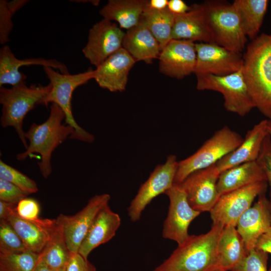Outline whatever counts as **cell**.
I'll list each match as a JSON object with an SVG mask.
<instances>
[{"label":"cell","mask_w":271,"mask_h":271,"mask_svg":"<svg viewBox=\"0 0 271 271\" xmlns=\"http://www.w3.org/2000/svg\"><path fill=\"white\" fill-rule=\"evenodd\" d=\"M242 59V74L255 106L271 119V34L252 40Z\"/></svg>","instance_id":"6da1fadb"},{"label":"cell","mask_w":271,"mask_h":271,"mask_svg":"<svg viewBox=\"0 0 271 271\" xmlns=\"http://www.w3.org/2000/svg\"><path fill=\"white\" fill-rule=\"evenodd\" d=\"M223 228L212 225L206 233L190 235L153 271H217L218 245Z\"/></svg>","instance_id":"7a4b0ae2"},{"label":"cell","mask_w":271,"mask_h":271,"mask_svg":"<svg viewBox=\"0 0 271 271\" xmlns=\"http://www.w3.org/2000/svg\"><path fill=\"white\" fill-rule=\"evenodd\" d=\"M65 116L60 107L52 103L47 119L41 124L33 123L25 132L29 144L26 150L17 155L19 161L25 160L34 153L40 154L41 161L38 163L41 173L47 179L51 174V156L55 149L68 137L74 133L70 126L62 124Z\"/></svg>","instance_id":"3957f363"},{"label":"cell","mask_w":271,"mask_h":271,"mask_svg":"<svg viewBox=\"0 0 271 271\" xmlns=\"http://www.w3.org/2000/svg\"><path fill=\"white\" fill-rule=\"evenodd\" d=\"M51 87L50 83L46 86H28L25 81L11 88L3 86L0 88V103L2 105L1 125L3 127H14L26 149L28 144L23 128L24 118L37 105H43Z\"/></svg>","instance_id":"277c9868"},{"label":"cell","mask_w":271,"mask_h":271,"mask_svg":"<svg viewBox=\"0 0 271 271\" xmlns=\"http://www.w3.org/2000/svg\"><path fill=\"white\" fill-rule=\"evenodd\" d=\"M43 68L52 86L50 92L44 100L43 105L47 106L51 102L60 107L65 116V124L74 129V133L70 138L88 143L93 142L94 136L80 126L75 120L71 100L73 92L77 87L93 79L94 70L89 69L76 74H64L51 67Z\"/></svg>","instance_id":"5b68a950"},{"label":"cell","mask_w":271,"mask_h":271,"mask_svg":"<svg viewBox=\"0 0 271 271\" xmlns=\"http://www.w3.org/2000/svg\"><path fill=\"white\" fill-rule=\"evenodd\" d=\"M202 5L214 43L241 53L247 38L233 5L221 1H207Z\"/></svg>","instance_id":"8992f818"},{"label":"cell","mask_w":271,"mask_h":271,"mask_svg":"<svg viewBox=\"0 0 271 271\" xmlns=\"http://www.w3.org/2000/svg\"><path fill=\"white\" fill-rule=\"evenodd\" d=\"M243 139L227 126L216 131L193 155L178 163L174 183L181 184L191 173L207 168L236 149Z\"/></svg>","instance_id":"52a82bcc"},{"label":"cell","mask_w":271,"mask_h":271,"mask_svg":"<svg viewBox=\"0 0 271 271\" xmlns=\"http://www.w3.org/2000/svg\"><path fill=\"white\" fill-rule=\"evenodd\" d=\"M196 76L197 89L212 90L221 93L224 99V106L228 111L244 116L255 107L241 69L224 76L212 74Z\"/></svg>","instance_id":"ba28073f"},{"label":"cell","mask_w":271,"mask_h":271,"mask_svg":"<svg viewBox=\"0 0 271 271\" xmlns=\"http://www.w3.org/2000/svg\"><path fill=\"white\" fill-rule=\"evenodd\" d=\"M266 188V181L260 182L220 195L210 212L212 225L236 227L239 218Z\"/></svg>","instance_id":"9c48e42d"},{"label":"cell","mask_w":271,"mask_h":271,"mask_svg":"<svg viewBox=\"0 0 271 271\" xmlns=\"http://www.w3.org/2000/svg\"><path fill=\"white\" fill-rule=\"evenodd\" d=\"M164 194L169 197L170 203L163 225L162 237L179 245L190 237L189 225L201 212L191 206L180 184L174 183Z\"/></svg>","instance_id":"30bf717a"},{"label":"cell","mask_w":271,"mask_h":271,"mask_svg":"<svg viewBox=\"0 0 271 271\" xmlns=\"http://www.w3.org/2000/svg\"><path fill=\"white\" fill-rule=\"evenodd\" d=\"M178 162L170 155L164 164L158 165L149 178L142 184L127 208L132 222L139 221L146 206L158 195L165 193L174 183Z\"/></svg>","instance_id":"8fae6325"},{"label":"cell","mask_w":271,"mask_h":271,"mask_svg":"<svg viewBox=\"0 0 271 271\" xmlns=\"http://www.w3.org/2000/svg\"><path fill=\"white\" fill-rule=\"evenodd\" d=\"M108 194L96 195L90 198L86 206L73 215L60 214L55 219L61 228L66 244L72 253H77L81 242L99 211L108 205Z\"/></svg>","instance_id":"7c38bea8"},{"label":"cell","mask_w":271,"mask_h":271,"mask_svg":"<svg viewBox=\"0 0 271 271\" xmlns=\"http://www.w3.org/2000/svg\"><path fill=\"white\" fill-rule=\"evenodd\" d=\"M125 33L115 23L103 19L89 30L88 42L82 52L96 67L122 48Z\"/></svg>","instance_id":"4fadbf2b"},{"label":"cell","mask_w":271,"mask_h":271,"mask_svg":"<svg viewBox=\"0 0 271 271\" xmlns=\"http://www.w3.org/2000/svg\"><path fill=\"white\" fill-rule=\"evenodd\" d=\"M220 174L215 164L191 173L180 184L194 209L210 212L213 208L220 196L217 190Z\"/></svg>","instance_id":"5bb4252c"},{"label":"cell","mask_w":271,"mask_h":271,"mask_svg":"<svg viewBox=\"0 0 271 271\" xmlns=\"http://www.w3.org/2000/svg\"><path fill=\"white\" fill-rule=\"evenodd\" d=\"M195 75L224 76L241 69L243 59L240 52L211 43H195Z\"/></svg>","instance_id":"9a60e30c"},{"label":"cell","mask_w":271,"mask_h":271,"mask_svg":"<svg viewBox=\"0 0 271 271\" xmlns=\"http://www.w3.org/2000/svg\"><path fill=\"white\" fill-rule=\"evenodd\" d=\"M196 56L195 42L172 39L158 58L159 71L171 77L182 79L194 73Z\"/></svg>","instance_id":"2e32d148"},{"label":"cell","mask_w":271,"mask_h":271,"mask_svg":"<svg viewBox=\"0 0 271 271\" xmlns=\"http://www.w3.org/2000/svg\"><path fill=\"white\" fill-rule=\"evenodd\" d=\"M271 227V205L265 192L239 218L236 228L246 249H254L261 236Z\"/></svg>","instance_id":"e0dca14e"},{"label":"cell","mask_w":271,"mask_h":271,"mask_svg":"<svg viewBox=\"0 0 271 271\" xmlns=\"http://www.w3.org/2000/svg\"><path fill=\"white\" fill-rule=\"evenodd\" d=\"M137 61L121 48L94 70V78L102 88L111 92L125 89L129 72Z\"/></svg>","instance_id":"ac0fdd59"},{"label":"cell","mask_w":271,"mask_h":271,"mask_svg":"<svg viewBox=\"0 0 271 271\" xmlns=\"http://www.w3.org/2000/svg\"><path fill=\"white\" fill-rule=\"evenodd\" d=\"M30 65L51 67L62 74H69L67 66L56 59L31 58L20 60L15 57L10 47L5 45L0 49V86L4 84L15 86L25 82L27 76L19 71V68Z\"/></svg>","instance_id":"d6986e66"},{"label":"cell","mask_w":271,"mask_h":271,"mask_svg":"<svg viewBox=\"0 0 271 271\" xmlns=\"http://www.w3.org/2000/svg\"><path fill=\"white\" fill-rule=\"evenodd\" d=\"M268 134L267 119L255 124L247 131L242 142L236 149L216 163L220 172L243 163L256 161Z\"/></svg>","instance_id":"ffe728a7"},{"label":"cell","mask_w":271,"mask_h":271,"mask_svg":"<svg viewBox=\"0 0 271 271\" xmlns=\"http://www.w3.org/2000/svg\"><path fill=\"white\" fill-rule=\"evenodd\" d=\"M174 15L172 39L214 43L202 4L190 6L189 11L185 14Z\"/></svg>","instance_id":"44dd1931"},{"label":"cell","mask_w":271,"mask_h":271,"mask_svg":"<svg viewBox=\"0 0 271 271\" xmlns=\"http://www.w3.org/2000/svg\"><path fill=\"white\" fill-rule=\"evenodd\" d=\"M121 224L119 215L108 205L98 213L81 243L78 252L87 258L91 252L111 239Z\"/></svg>","instance_id":"7402d4cb"},{"label":"cell","mask_w":271,"mask_h":271,"mask_svg":"<svg viewBox=\"0 0 271 271\" xmlns=\"http://www.w3.org/2000/svg\"><path fill=\"white\" fill-rule=\"evenodd\" d=\"M122 48L136 61H143L147 64H151L154 59L158 58L162 51L159 42L142 17L137 26L127 30Z\"/></svg>","instance_id":"603a6c76"},{"label":"cell","mask_w":271,"mask_h":271,"mask_svg":"<svg viewBox=\"0 0 271 271\" xmlns=\"http://www.w3.org/2000/svg\"><path fill=\"white\" fill-rule=\"evenodd\" d=\"M266 181V176L256 161L243 163L220 173L217 190L220 195L257 182Z\"/></svg>","instance_id":"cb8c5ba5"},{"label":"cell","mask_w":271,"mask_h":271,"mask_svg":"<svg viewBox=\"0 0 271 271\" xmlns=\"http://www.w3.org/2000/svg\"><path fill=\"white\" fill-rule=\"evenodd\" d=\"M248 253L236 227H224L218 245L217 271H231Z\"/></svg>","instance_id":"d4e9b609"},{"label":"cell","mask_w":271,"mask_h":271,"mask_svg":"<svg viewBox=\"0 0 271 271\" xmlns=\"http://www.w3.org/2000/svg\"><path fill=\"white\" fill-rule=\"evenodd\" d=\"M146 3L143 0H109L99 14L103 19L115 21L120 28L127 30L139 24Z\"/></svg>","instance_id":"484cf974"},{"label":"cell","mask_w":271,"mask_h":271,"mask_svg":"<svg viewBox=\"0 0 271 271\" xmlns=\"http://www.w3.org/2000/svg\"><path fill=\"white\" fill-rule=\"evenodd\" d=\"M6 220L20 237L28 250L40 254L48 241L55 227L47 229L20 218L15 209Z\"/></svg>","instance_id":"4316f807"},{"label":"cell","mask_w":271,"mask_h":271,"mask_svg":"<svg viewBox=\"0 0 271 271\" xmlns=\"http://www.w3.org/2000/svg\"><path fill=\"white\" fill-rule=\"evenodd\" d=\"M268 4V0H235L232 4L237 12L245 35L251 40L258 36Z\"/></svg>","instance_id":"83f0119b"},{"label":"cell","mask_w":271,"mask_h":271,"mask_svg":"<svg viewBox=\"0 0 271 271\" xmlns=\"http://www.w3.org/2000/svg\"><path fill=\"white\" fill-rule=\"evenodd\" d=\"M147 3L148 1L142 17L162 50L172 39L175 15L168 7L163 10H155L149 7Z\"/></svg>","instance_id":"f1b7e54d"},{"label":"cell","mask_w":271,"mask_h":271,"mask_svg":"<svg viewBox=\"0 0 271 271\" xmlns=\"http://www.w3.org/2000/svg\"><path fill=\"white\" fill-rule=\"evenodd\" d=\"M71 254L63 232L56 222V226L40 257L51 268L58 271L65 268Z\"/></svg>","instance_id":"f546056e"},{"label":"cell","mask_w":271,"mask_h":271,"mask_svg":"<svg viewBox=\"0 0 271 271\" xmlns=\"http://www.w3.org/2000/svg\"><path fill=\"white\" fill-rule=\"evenodd\" d=\"M40 254L27 250L18 253H0V271H33Z\"/></svg>","instance_id":"4dcf8cb0"},{"label":"cell","mask_w":271,"mask_h":271,"mask_svg":"<svg viewBox=\"0 0 271 271\" xmlns=\"http://www.w3.org/2000/svg\"><path fill=\"white\" fill-rule=\"evenodd\" d=\"M40 210L38 201L27 197L21 200L15 208L16 213L20 218L47 229L54 228L56 225L55 219L41 218Z\"/></svg>","instance_id":"1f68e13d"},{"label":"cell","mask_w":271,"mask_h":271,"mask_svg":"<svg viewBox=\"0 0 271 271\" xmlns=\"http://www.w3.org/2000/svg\"><path fill=\"white\" fill-rule=\"evenodd\" d=\"M28 250L11 225L0 220V253H18Z\"/></svg>","instance_id":"d6a6232c"},{"label":"cell","mask_w":271,"mask_h":271,"mask_svg":"<svg viewBox=\"0 0 271 271\" xmlns=\"http://www.w3.org/2000/svg\"><path fill=\"white\" fill-rule=\"evenodd\" d=\"M0 178L14 184L28 195L38 191L35 181L2 160L0 161Z\"/></svg>","instance_id":"836d02e7"},{"label":"cell","mask_w":271,"mask_h":271,"mask_svg":"<svg viewBox=\"0 0 271 271\" xmlns=\"http://www.w3.org/2000/svg\"><path fill=\"white\" fill-rule=\"evenodd\" d=\"M267 260V253L254 248L231 271H268Z\"/></svg>","instance_id":"e575fe53"},{"label":"cell","mask_w":271,"mask_h":271,"mask_svg":"<svg viewBox=\"0 0 271 271\" xmlns=\"http://www.w3.org/2000/svg\"><path fill=\"white\" fill-rule=\"evenodd\" d=\"M28 195L12 183L0 178V200L17 205Z\"/></svg>","instance_id":"d590c367"},{"label":"cell","mask_w":271,"mask_h":271,"mask_svg":"<svg viewBox=\"0 0 271 271\" xmlns=\"http://www.w3.org/2000/svg\"><path fill=\"white\" fill-rule=\"evenodd\" d=\"M8 2L0 1V43L4 45L9 41V35L13 25L12 18L14 14L9 9Z\"/></svg>","instance_id":"8d00e7d4"},{"label":"cell","mask_w":271,"mask_h":271,"mask_svg":"<svg viewBox=\"0 0 271 271\" xmlns=\"http://www.w3.org/2000/svg\"><path fill=\"white\" fill-rule=\"evenodd\" d=\"M256 162L261 167L266 176L267 182L270 187L271 205V136L268 134L265 138Z\"/></svg>","instance_id":"74e56055"},{"label":"cell","mask_w":271,"mask_h":271,"mask_svg":"<svg viewBox=\"0 0 271 271\" xmlns=\"http://www.w3.org/2000/svg\"><path fill=\"white\" fill-rule=\"evenodd\" d=\"M65 271H97L95 266L87 258L78 252L72 253Z\"/></svg>","instance_id":"f35d334b"},{"label":"cell","mask_w":271,"mask_h":271,"mask_svg":"<svg viewBox=\"0 0 271 271\" xmlns=\"http://www.w3.org/2000/svg\"><path fill=\"white\" fill-rule=\"evenodd\" d=\"M255 248L271 254V227L258 239Z\"/></svg>","instance_id":"ab89813d"},{"label":"cell","mask_w":271,"mask_h":271,"mask_svg":"<svg viewBox=\"0 0 271 271\" xmlns=\"http://www.w3.org/2000/svg\"><path fill=\"white\" fill-rule=\"evenodd\" d=\"M168 8L173 14L180 15L188 12L190 6L182 0H170L168 2Z\"/></svg>","instance_id":"60d3db41"},{"label":"cell","mask_w":271,"mask_h":271,"mask_svg":"<svg viewBox=\"0 0 271 271\" xmlns=\"http://www.w3.org/2000/svg\"><path fill=\"white\" fill-rule=\"evenodd\" d=\"M17 205L0 200V220H6Z\"/></svg>","instance_id":"b9f144b4"},{"label":"cell","mask_w":271,"mask_h":271,"mask_svg":"<svg viewBox=\"0 0 271 271\" xmlns=\"http://www.w3.org/2000/svg\"><path fill=\"white\" fill-rule=\"evenodd\" d=\"M168 2V0H150L148 1L147 4L153 9L160 10L167 8Z\"/></svg>","instance_id":"7bdbcfd3"},{"label":"cell","mask_w":271,"mask_h":271,"mask_svg":"<svg viewBox=\"0 0 271 271\" xmlns=\"http://www.w3.org/2000/svg\"><path fill=\"white\" fill-rule=\"evenodd\" d=\"M29 2L26 0H14L8 2V6L11 11L14 14L17 11Z\"/></svg>","instance_id":"ee69618b"},{"label":"cell","mask_w":271,"mask_h":271,"mask_svg":"<svg viewBox=\"0 0 271 271\" xmlns=\"http://www.w3.org/2000/svg\"><path fill=\"white\" fill-rule=\"evenodd\" d=\"M33 271H54L48 266L44 261L39 258V260Z\"/></svg>","instance_id":"f6af8a7d"},{"label":"cell","mask_w":271,"mask_h":271,"mask_svg":"<svg viewBox=\"0 0 271 271\" xmlns=\"http://www.w3.org/2000/svg\"><path fill=\"white\" fill-rule=\"evenodd\" d=\"M71 2H77V3H91L92 5L94 6H98L100 3V1H71Z\"/></svg>","instance_id":"bcb514c9"},{"label":"cell","mask_w":271,"mask_h":271,"mask_svg":"<svg viewBox=\"0 0 271 271\" xmlns=\"http://www.w3.org/2000/svg\"><path fill=\"white\" fill-rule=\"evenodd\" d=\"M267 131L271 136V119H267Z\"/></svg>","instance_id":"7dc6e473"},{"label":"cell","mask_w":271,"mask_h":271,"mask_svg":"<svg viewBox=\"0 0 271 271\" xmlns=\"http://www.w3.org/2000/svg\"><path fill=\"white\" fill-rule=\"evenodd\" d=\"M65 268L62 269H60V270H58V271H65Z\"/></svg>","instance_id":"c3c4849f"},{"label":"cell","mask_w":271,"mask_h":271,"mask_svg":"<svg viewBox=\"0 0 271 271\" xmlns=\"http://www.w3.org/2000/svg\"><path fill=\"white\" fill-rule=\"evenodd\" d=\"M268 271H271V266H270V268L269 269Z\"/></svg>","instance_id":"681fc988"}]
</instances>
